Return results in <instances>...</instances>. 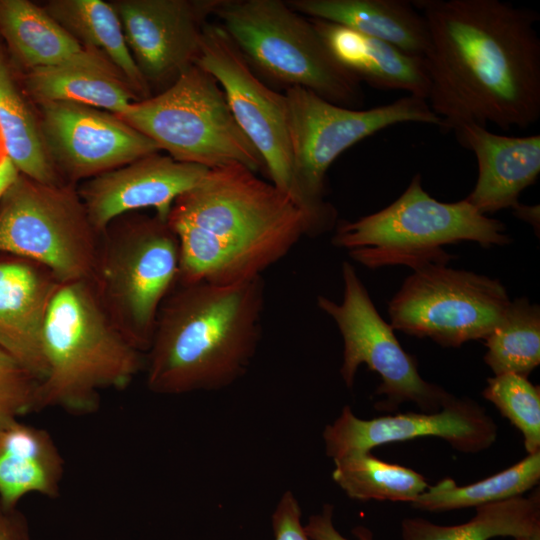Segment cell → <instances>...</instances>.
<instances>
[{
    "instance_id": "cell-33",
    "label": "cell",
    "mask_w": 540,
    "mask_h": 540,
    "mask_svg": "<svg viewBox=\"0 0 540 540\" xmlns=\"http://www.w3.org/2000/svg\"><path fill=\"white\" fill-rule=\"evenodd\" d=\"M301 510L295 496L286 491L272 515L275 540H312L301 525Z\"/></svg>"
},
{
    "instance_id": "cell-11",
    "label": "cell",
    "mask_w": 540,
    "mask_h": 540,
    "mask_svg": "<svg viewBox=\"0 0 540 540\" xmlns=\"http://www.w3.org/2000/svg\"><path fill=\"white\" fill-rule=\"evenodd\" d=\"M495 278L432 263L414 269L388 303L390 325L444 347L485 340L510 304Z\"/></svg>"
},
{
    "instance_id": "cell-3",
    "label": "cell",
    "mask_w": 540,
    "mask_h": 540,
    "mask_svg": "<svg viewBox=\"0 0 540 540\" xmlns=\"http://www.w3.org/2000/svg\"><path fill=\"white\" fill-rule=\"evenodd\" d=\"M264 303L262 276L231 285L176 282L145 355L148 389L181 395L233 384L256 353Z\"/></svg>"
},
{
    "instance_id": "cell-2",
    "label": "cell",
    "mask_w": 540,
    "mask_h": 540,
    "mask_svg": "<svg viewBox=\"0 0 540 540\" xmlns=\"http://www.w3.org/2000/svg\"><path fill=\"white\" fill-rule=\"evenodd\" d=\"M167 222L179 242L180 283L262 276L308 235L291 196L239 163L209 169L175 200Z\"/></svg>"
},
{
    "instance_id": "cell-22",
    "label": "cell",
    "mask_w": 540,
    "mask_h": 540,
    "mask_svg": "<svg viewBox=\"0 0 540 540\" xmlns=\"http://www.w3.org/2000/svg\"><path fill=\"white\" fill-rule=\"evenodd\" d=\"M296 12L384 40L421 57L429 45L427 23L408 0H287Z\"/></svg>"
},
{
    "instance_id": "cell-21",
    "label": "cell",
    "mask_w": 540,
    "mask_h": 540,
    "mask_svg": "<svg viewBox=\"0 0 540 540\" xmlns=\"http://www.w3.org/2000/svg\"><path fill=\"white\" fill-rule=\"evenodd\" d=\"M310 19L337 61L361 82L427 100L430 82L423 58L348 27Z\"/></svg>"
},
{
    "instance_id": "cell-37",
    "label": "cell",
    "mask_w": 540,
    "mask_h": 540,
    "mask_svg": "<svg viewBox=\"0 0 540 540\" xmlns=\"http://www.w3.org/2000/svg\"><path fill=\"white\" fill-rule=\"evenodd\" d=\"M514 215L522 221L529 223L535 230H539V205H525L520 202L514 207Z\"/></svg>"
},
{
    "instance_id": "cell-10",
    "label": "cell",
    "mask_w": 540,
    "mask_h": 540,
    "mask_svg": "<svg viewBox=\"0 0 540 540\" xmlns=\"http://www.w3.org/2000/svg\"><path fill=\"white\" fill-rule=\"evenodd\" d=\"M98 239L69 185L19 174L0 200V252L44 267L61 284L90 280Z\"/></svg>"
},
{
    "instance_id": "cell-15",
    "label": "cell",
    "mask_w": 540,
    "mask_h": 540,
    "mask_svg": "<svg viewBox=\"0 0 540 540\" xmlns=\"http://www.w3.org/2000/svg\"><path fill=\"white\" fill-rule=\"evenodd\" d=\"M221 1L111 2L133 60L150 89L164 90L196 63L204 28Z\"/></svg>"
},
{
    "instance_id": "cell-24",
    "label": "cell",
    "mask_w": 540,
    "mask_h": 540,
    "mask_svg": "<svg viewBox=\"0 0 540 540\" xmlns=\"http://www.w3.org/2000/svg\"><path fill=\"white\" fill-rule=\"evenodd\" d=\"M82 47L103 53L122 73L138 101L151 89L138 70L126 44L117 12L103 0H52L43 7Z\"/></svg>"
},
{
    "instance_id": "cell-13",
    "label": "cell",
    "mask_w": 540,
    "mask_h": 540,
    "mask_svg": "<svg viewBox=\"0 0 540 540\" xmlns=\"http://www.w3.org/2000/svg\"><path fill=\"white\" fill-rule=\"evenodd\" d=\"M195 64L218 81L237 124L262 157L270 182L290 195L293 155L285 93L262 81L219 23L205 26Z\"/></svg>"
},
{
    "instance_id": "cell-38",
    "label": "cell",
    "mask_w": 540,
    "mask_h": 540,
    "mask_svg": "<svg viewBox=\"0 0 540 540\" xmlns=\"http://www.w3.org/2000/svg\"><path fill=\"white\" fill-rule=\"evenodd\" d=\"M514 540H540V531H537L529 536L514 539Z\"/></svg>"
},
{
    "instance_id": "cell-26",
    "label": "cell",
    "mask_w": 540,
    "mask_h": 540,
    "mask_svg": "<svg viewBox=\"0 0 540 540\" xmlns=\"http://www.w3.org/2000/svg\"><path fill=\"white\" fill-rule=\"evenodd\" d=\"M0 33L28 70L58 64L82 49L43 7L27 0H0Z\"/></svg>"
},
{
    "instance_id": "cell-1",
    "label": "cell",
    "mask_w": 540,
    "mask_h": 540,
    "mask_svg": "<svg viewBox=\"0 0 540 540\" xmlns=\"http://www.w3.org/2000/svg\"><path fill=\"white\" fill-rule=\"evenodd\" d=\"M413 4L427 23V101L442 130L469 122L526 129L539 120L537 11L500 0Z\"/></svg>"
},
{
    "instance_id": "cell-20",
    "label": "cell",
    "mask_w": 540,
    "mask_h": 540,
    "mask_svg": "<svg viewBox=\"0 0 540 540\" xmlns=\"http://www.w3.org/2000/svg\"><path fill=\"white\" fill-rule=\"evenodd\" d=\"M27 92L38 103L67 101L120 114L138 101L113 63L96 49H82L51 66L28 70Z\"/></svg>"
},
{
    "instance_id": "cell-31",
    "label": "cell",
    "mask_w": 540,
    "mask_h": 540,
    "mask_svg": "<svg viewBox=\"0 0 540 540\" xmlns=\"http://www.w3.org/2000/svg\"><path fill=\"white\" fill-rule=\"evenodd\" d=\"M482 395L521 431L528 454L540 451V388L528 377L507 373L487 379Z\"/></svg>"
},
{
    "instance_id": "cell-18",
    "label": "cell",
    "mask_w": 540,
    "mask_h": 540,
    "mask_svg": "<svg viewBox=\"0 0 540 540\" xmlns=\"http://www.w3.org/2000/svg\"><path fill=\"white\" fill-rule=\"evenodd\" d=\"M60 285L47 269L34 262L0 261V348L38 383L46 373L44 323Z\"/></svg>"
},
{
    "instance_id": "cell-6",
    "label": "cell",
    "mask_w": 540,
    "mask_h": 540,
    "mask_svg": "<svg viewBox=\"0 0 540 540\" xmlns=\"http://www.w3.org/2000/svg\"><path fill=\"white\" fill-rule=\"evenodd\" d=\"M214 17L260 78L339 106L363 105L361 81L337 61L312 20L286 1L222 0Z\"/></svg>"
},
{
    "instance_id": "cell-8",
    "label": "cell",
    "mask_w": 540,
    "mask_h": 540,
    "mask_svg": "<svg viewBox=\"0 0 540 540\" xmlns=\"http://www.w3.org/2000/svg\"><path fill=\"white\" fill-rule=\"evenodd\" d=\"M125 216L99 234L89 283L109 319L145 354L159 308L178 279L180 248L167 221Z\"/></svg>"
},
{
    "instance_id": "cell-5",
    "label": "cell",
    "mask_w": 540,
    "mask_h": 540,
    "mask_svg": "<svg viewBox=\"0 0 540 540\" xmlns=\"http://www.w3.org/2000/svg\"><path fill=\"white\" fill-rule=\"evenodd\" d=\"M464 241L491 247L512 240L503 222L480 213L465 199L448 203L430 196L420 174L382 210L339 222L332 238L334 246L347 249L351 258L371 269L447 264L450 256L442 247Z\"/></svg>"
},
{
    "instance_id": "cell-16",
    "label": "cell",
    "mask_w": 540,
    "mask_h": 540,
    "mask_svg": "<svg viewBox=\"0 0 540 540\" xmlns=\"http://www.w3.org/2000/svg\"><path fill=\"white\" fill-rule=\"evenodd\" d=\"M425 436L444 439L463 453H477L496 441L497 425L472 399L452 396L437 412H408L370 420L358 418L345 406L323 432L326 454L333 461L371 452L382 444Z\"/></svg>"
},
{
    "instance_id": "cell-35",
    "label": "cell",
    "mask_w": 540,
    "mask_h": 540,
    "mask_svg": "<svg viewBox=\"0 0 540 540\" xmlns=\"http://www.w3.org/2000/svg\"><path fill=\"white\" fill-rule=\"evenodd\" d=\"M0 540H35L27 518L17 508L0 507Z\"/></svg>"
},
{
    "instance_id": "cell-25",
    "label": "cell",
    "mask_w": 540,
    "mask_h": 540,
    "mask_svg": "<svg viewBox=\"0 0 540 540\" xmlns=\"http://www.w3.org/2000/svg\"><path fill=\"white\" fill-rule=\"evenodd\" d=\"M540 531V495L518 496L476 507L468 522L443 526L422 518H405L401 523L402 540H489L514 539Z\"/></svg>"
},
{
    "instance_id": "cell-34",
    "label": "cell",
    "mask_w": 540,
    "mask_h": 540,
    "mask_svg": "<svg viewBox=\"0 0 540 540\" xmlns=\"http://www.w3.org/2000/svg\"><path fill=\"white\" fill-rule=\"evenodd\" d=\"M333 506L325 504L321 513L312 515L304 526L305 532L312 540H348L335 528L333 521ZM357 540H372V535L364 527L353 530Z\"/></svg>"
},
{
    "instance_id": "cell-27",
    "label": "cell",
    "mask_w": 540,
    "mask_h": 540,
    "mask_svg": "<svg viewBox=\"0 0 540 540\" xmlns=\"http://www.w3.org/2000/svg\"><path fill=\"white\" fill-rule=\"evenodd\" d=\"M0 132L7 157L21 175L43 184L61 183L47 154L39 122L18 92L1 58Z\"/></svg>"
},
{
    "instance_id": "cell-9",
    "label": "cell",
    "mask_w": 540,
    "mask_h": 540,
    "mask_svg": "<svg viewBox=\"0 0 540 540\" xmlns=\"http://www.w3.org/2000/svg\"><path fill=\"white\" fill-rule=\"evenodd\" d=\"M117 116L176 161L208 169L239 163L266 173L218 81L196 64L158 94L131 103Z\"/></svg>"
},
{
    "instance_id": "cell-29",
    "label": "cell",
    "mask_w": 540,
    "mask_h": 540,
    "mask_svg": "<svg viewBox=\"0 0 540 540\" xmlns=\"http://www.w3.org/2000/svg\"><path fill=\"white\" fill-rule=\"evenodd\" d=\"M485 363L494 375L524 377L540 364V308L526 297L510 301L499 323L485 339Z\"/></svg>"
},
{
    "instance_id": "cell-23",
    "label": "cell",
    "mask_w": 540,
    "mask_h": 540,
    "mask_svg": "<svg viewBox=\"0 0 540 540\" xmlns=\"http://www.w3.org/2000/svg\"><path fill=\"white\" fill-rule=\"evenodd\" d=\"M63 475V457L45 429L20 420L0 429L1 508H17L33 493L59 496Z\"/></svg>"
},
{
    "instance_id": "cell-19",
    "label": "cell",
    "mask_w": 540,
    "mask_h": 540,
    "mask_svg": "<svg viewBox=\"0 0 540 540\" xmlns=\"http://www.w3.org/2000/svg\"><path fill=\"white\" fill-rule=\"evenodd\" d=\"M453 131L462 146L474 152L478 164L475 187L465 200L485 215L514 208L540 173V135H501L474 122Z\"/></svg>"
},
{
    "instance_id": "cell-28",
    "label": "cell",
    "mask_w": 540,
    "mask_h": 540,
    "mask_svg": "<svg viewBox=\"0 0 540 540\" xmlns=\"http://www.w3.org/2000/svg\"><path fill=\"white\" fill-rule=\"evenodd\" d=\"M539 481L540 451L528 454L515 465L469 485L458 486L451 478H445L429 486L411 504L429 512L478 507L523 496Z\"/></svg>"
},
{
    "instance_id": "cell-4",
    "label": "cell",
    "mask_w": 540,
    "mask_h": 540,
    "mask_svg": "<svg viewBox=\"0 0 540 540\" xmlns=\"http://www.w3.org/2000/svg\"><path fill=\"white\" fill-rule=\"evenodd\" d=\"M42 351L46 373L38 383L37 410L91 413L102 391L126 388L145 368L144 353L109 319L89 281L59 286L47 311Z\"/></svg>"
},
{
    "instance_id": "cell-36",
    "label": "cell",
    "mask_w": 540,
    "mask_h": 540,
    "mask_svg": "<svg viewBox=\"0 0 540 540\" xmlns=\"http://www.w3.org/2000/svg\"><path fill=\"white\" fill-rule=\"evenodd\" d=\"M19 174L17 168L7 156L0 160V200Z\"/></svg>"
},
{
    "instance_id": "cell-30",
    "label": "cell",
    "mask_w": 540,
    "mask_h": 540,
    "mask_svg": "<svg viewBox=\"0 0 540 540\" xmlns=\"http://www.w3.org/2000/svg\"><path fill=\"white\" fill-rule=\"evenodd\" d=\"M333 480L356 500H388L413 503L428 487L418 472L390 464L371 452L334 460Z\"/></svg>"
},
{
    "instance_id": "cell-14",
    "label": "cell",
    "mask_w": 540,
    "mask_h": 540,
    "mask_svg": "<svg viewBox=\"0 0 540 540\" xmlns=\"http://www.w3.org/2000/svg\"><path fill=\"white\" fill-rule=\"evenodd\" d=\"M39 126L57 172L77 181L157 153L150 138L111 112L74 102L40 103Z\"/></svg>"
},
{
    "instance_id": "cell-17",
    "label": "cell",
    "mask_w": 540,
    "mask_h": 540,
    "mask_svg": "<svg viewBox=\"0 0 540 540\" xmlns=\"http://www.w3.org/2000/svg\"><path fill=\"white\" fill-rule=\"evenodd\" d=\"M209 169L153 153L86 180L78 190L98 234L115 219L145 208L167 221L175 200Z\"/></svg>"
},
{
    "instance_id": "cell-7",
    "label": "cell",
    "mask_w": 540,
    "mask_h": 540,
    "mask_svg": "<svg viewBox=\"0 0 540 540\" xmlns=\"http://www.w3.org/2000/svg\"><path fill=\"white\" fill-rule=\"evenodd\" d=\"M284 93L293 155L290 195L305 216L310 236L335 226L336 209L325 200L326 174L341 153L396 124L442 126L428 101L413 95L370 109H353L304 88H289Z\"/></svg>"
},
{
    "instance_id": "cell-32",
    "label": "cell",
    "mask_w": 540,
    "mask_h": 540,
    "mask_svg": "<svg viewBox=\"0 0 540 540\" xmlns=\"http://www.w3.org/2000/svg\"><path fill=\"white\" fill-rule=\"evenodd\" d=\"M38 382L0 348V429L37 411Z\"/></svg>"
},
{
    "instance_id": "cell-12",
    "label": "cell",
    "mask_w": 540,
    "mask_h": 540,
    "mask_svg": "<svg viewBox=\"0 0 540 540\" xmlns=\"http://www.w3.org/2000/svg\"><path fill=\"white\" fill-rule=\"evenodd\" d=\"M342 278V301L318 296L317 305L335 321L342 336L340 374L346 386H353L358 367L366 364L381 377L375 394L384 395L385 400L378 402L376 409L394 411L404 402H413L423 412L439 411L453 395L421 377L415 357L402 348L347 261L342 264Z\"/></svg>"
}]
</instances>
